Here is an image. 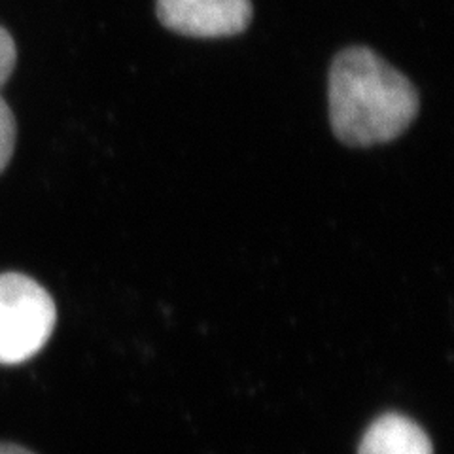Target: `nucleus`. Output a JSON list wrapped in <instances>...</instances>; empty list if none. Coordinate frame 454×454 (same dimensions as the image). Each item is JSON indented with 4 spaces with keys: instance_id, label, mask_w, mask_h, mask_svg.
Returning a JSON list of instances; mask_svg holds the SVG:
<instances>
[{
    "instance_id": "nucleus-1",
    "label": "nucleus",
    "mask_w": 454,
    "mask_h": 454,
    "mask_svg": "<svg viewBox=\"0 0 454 454\" xmlns=\"http://www.w3.org/2000/svg\"><path fill=\"white\" fill-rule=\"evenodd\" d=\"M419 105L415 85L369 48H348L333 59L330 121L343 145L365 148L397 138Z\"/></svg>"
},
{
    "instance_id": "nucleus-2",
    "label": "nucleus",
    "mask_w": 454,
    "mask_h": 454,
    "mask_svg": "<svg viewBox=\"0 0 454 454\" xmlns=\"http://www.w3.org/2000/svg\"><path fill=\"white\" fill-rule=\"evenodd\" d=\"M57 322L53 297L21 273L0 275V365H18L46 347Z\"/></svg>"
},
{
    "instance_id": "nucleus-3",
    "label": "nucleus",
    "mask_w": 454,
    "mask_h": 454,
    "mask_svg": "<svg viewBox=\"0 0 454 454\" xmlns=\"http://www.w3.org/2000/svg\"><path fill=\"white\" fill-rule=\"evenodd\" d=\"M155 12L168 31L193 38H223L247 31L252 0H158Z\"/></svg>"
},
{
    "instance_id": "nucleus-4",
    "label": "nucleus",
    "mask_w": 454,
    "mask_h": 454,
    "mask_svg": "<svg viewBox=\"0 0 454 454\" xmlns=\"http://www.w3.org/2000/svg\"><path fill=\"white\" fill-rule=\"evenodd\" d=\"M358 454H434V447L417 422L388 413L369 426Z\"/></svg>"
},
{
    "instance_id": "nucleus-5",
    "label": "nucleus",
    "mask_w": 454,
    "mask_h": 454,
    "mask_svg": "<svg viewBox=\"0 0 454 454\" xmlns=\"http://www.w3.org/2000/svg\"><path fill=\"white\" fill-rule=\"evenodd\" d=\"M16 148V120L6 101L0 97V173L6 168Z\"/></svg>"
},
{
    "instance_id": "nucleus-6",
    "label": "nucleus",
    "mask_w": 454,
    "mask_h": 454,
    "mask_svg": "<svg viewBox=\"0 0 454 454\" xmlns=\"http://www.w3.org/2000/svg\"><path fill=\"white\" fill-rule=\"evenodd\" d=\"M18 50L16 42L10 36L4 27H0V88L8 82L13 68H16Z\"/></svg>"
},
{
    "instance_id": "nucleus-7",
    "label": "nucleus",
    "mask_w": 454,
    "mask_h": 454,
    "mask_svg": "<svg viewBox=\"0 0 454 454\" xmlns=\"http://www.w3.org/2000/svg\"><path fill=\"white\" fill-rule=\"evenodd\" d=\"M0 454H35L31 450H27L20 445H12V443H0Z\"/></svg>"
}]
</instances>
